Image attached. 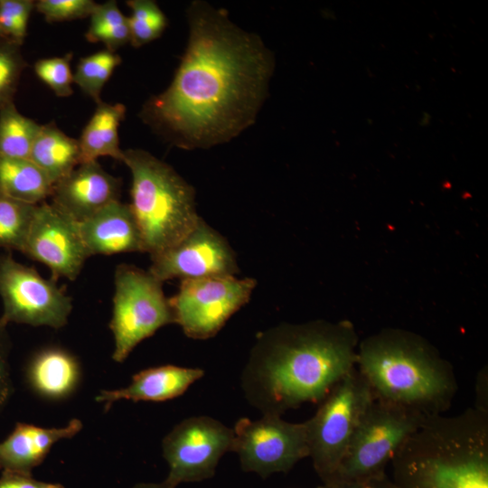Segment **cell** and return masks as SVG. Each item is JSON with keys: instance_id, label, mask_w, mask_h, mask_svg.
<instances>
[{"instance_id": "36", "label": "cell", "mask_w": 488, "mask_h": 488, "mask_svg": "<svg viewBox=\"0 0 488 488\" xmlns=\"http://www.w3.org/2000/svg\"><path fill=\"white\" fill-rule=\"evenodd\" d=\"M42 488H65L63 485L60 483H44V485Z\"/></svg>"}, {"instance_id": "4", "label": "cell", "mask_w": 488, "mask_h": 488, "mask_svg": "<svg viewBox=\"0 0 488 488\" xmlns=\"http://www.w3.org/2000/svg\"><path fill=\"white\" fill-rule=\"evenodd\" d=\"M356 367L374 399L426 418L443 415L458 386L452 365L413 333L388 329L362 341Z\"/></svg>"}, {"instance_id": "1", "label": "cell", "mask_w": 488, "mask_h": 488, "mask_svg": "<svg viewBox=\"0 0 488 488\" xmlns=\"http://www.w3.org/2000/svg\"><path fill=\"white\" fill-rule=\"evenodd\" d=\"M189 37L174 77L149 98L141 120L170 145L208 149L251 127L268 93L272 52L228 12L196 0L186 11Z\"/></svg>"}, {"instance_id": "12", "label": "cell", "mask_w": 488, "mask_h": 488, "mask_svg": "<svg viewBox=\"0 0 488 488\" xmlns=\"http://www.w3.org/2000/svg\"><path fill=\"white\" fill-rule=\"evenodd\" d=\"M234 433L209 416L187 418L164 437L163 456L169 473L164 480L176 488L183 483H196L215 474L221 458L231 452Z\"/></svg>"}, {"instance_id": "6", "label": "cell", "mask_w": 488, "mask_h": 488, "mask_svg": "<svg viewBox=\"0 0 488 488\" xmlns=\"http://www.w3.org/2000/svg\"><path fill=\"white\" fill-rule=\"evenodd\" d=\"M371 389L354 367L339 380L305 421L308 457L322 483L337 472L353 434L373 400Z\"/></svg>"}, {"instance_id": "32", "label": "cell", "mask_w": 488, "mask_h": 488, "mask_svg": "<svg viewBox=\"0 0 488 488\" xmlns=\"http://www.w3.org/2000/svg\"><path fill=\"white\" fill-rule=\"evenodd\" d=\"M35 8L32 0H0V12L11 17L23 33H27L30 15Z\"/></svg>"}, {"instance_id": "2", "label": "cell", "mask_w": 488, "mask_h": 488, "mask_svg": "<svg viewBox=\"0 0 488 488\" xmlns=\"http://www.w3.org/2000/svg\"><path fill=\"white\" fill-rule=\"evenodd\" d=\"M357 341L347 321L280 324L260 333L240 376L245 399L261 415L280 417L319 403L356 367Z\"/></svg>"}, {"instance_id": "21", "label": "cell", "mask_w": 488, "mask_h": 488, "mask_svg": "<svg viewBox=\"0 0 488 488\" xmlns=\"http://www.w3.org/2000/svg\"><path fill=\"white\" fill-rule=\"evenodd\" d=\"M29 159L49 176L54 185L81 163L79 141L67 136L54 123L42 125Z\"/></svg>"}, {"instance_id": "33", "label": "cell", "mask_w": 488, "mask_h": 488, "mask_svg": "<svg viewBox=\"0 0 488 488\" xmlns=\"http://www.w3.org/2000/svg\"><path fill=\"white\" fill-rule=\"evenodd\" d=\"M316 488H394L388 474L362 480L332 479L323 482Z\"/></svg>"}, {"instance_id": "10", "label": "cell", "mask_w": 488, "mask_h": 488, "mask_svg": "<svg viewBox=\"0 0 488 488\" xmlns=\"http://www.w3.org/2000/svg\"><path fill=\"white\" fill-rule=\"evenodd\" d=\"M0 321L33 326L63 327L72 310L71 298L52 279L42 277L33 267L0 254Z\"/></svg>"}, {"instance_id": "23", "label": "cell", "mask_w": 488, "mask_h": 488, "mask_svg": "<svg viewBox=\"0 0 488 488\" xmlns=\"http://www.w3.org/2000/svg\"><path fill=\"white\" fill-rule=\"evenodd\" d=\"M42 125L22 115L14 101L0 107V156L29 159Z\"/></svg>"}, {"instance_id": "29", "label": "cell", "mask_w": 488, "mask_h": 488, "mask_svg": "<svg viewBox=\"0 0 488 488\" xmlns=\"http://www.w3.org/2000/svg\"><path fill=\"white\" fill-rule=\"evenodd\" d=\"M72 53L63 56L38 60L34 72L53 93L60 98L70 97L73 93V74L70 69Z\"/></svg>"}, {"instance_id": "5", "label": "cell", "mask_w": 488, "mask_h": 488, "mask_svg": "<svg viewBox=\"0 0 488 488\" xmlns=\"http://www.w3.org/2000/svg\"><path fill=\"white\" fill-rule=\"evenodd\" d=\"M132 176L130 208L144 250L155 257L180 242L196 226L195 191L172 166L143 149L123 150Z\"/></svg>"}, {"instance_id": "35", "label": "cell", "mask_w": 488, "mask_h": 488, "mask_svg": "<svg viewBox=\"0 0 488 488\" xmlns=\"http://www.w3.org/2000/svg\"><path fill=\"white\" fill-rule=\"evenodd\" d=\"M132 488H174L168 484L165 481L162 483H140L134 485Z\"/></svg>"}, {"instance_id": "30", "label": "cell", "mask_w": 488, "mask_h": 488, "mask_svg": "<svg viewBox=\"0 0 488 488\" xmlns=\"http://www.w3.org/2000/svg\"><path fill=\"white\" fill-rule=\"evenodd\" d=\"M96 5L92 0H40L35 9L48 22H64L89 17Z\"/></svg>"}, {"instance_id": "20", "label": "cell", "mask_w": 488, "mask_h": 488, "mask_svg": "<svg viewBox=\"0 0 488 488\" xmlns=\"http://www.w3.org/2000/svg\"><path fill=\"white\" fill-rule=\"evenodd\" d=\"M85 126L79 141L81 163L109 156L122 161L118 127L125 118L126 107L121 103L100 102ZM80 163V164H81Z\"/></svg>"}, {"instance_id": "15", "label": "cell", "mask_w": 488, "mask_h": 488, "mask_svg": "<svg viewBox=\"0 0 488 488\" xmlns=\"http://www.w3.org/2000/svg\"><path fill=\"white\" fill-rule=\"evenodd\" d=\"M121 181L98 161L80 164L52 189V204L80 223L112 202L118 201Z\"/></svg>"}, {"instance_id": "37", "label": "cell", "mask_w": 488, "mask_h": 488, "mask_svg": "<svg viewBox=\"0 0 488 488\" xmlns=\"http://www.w3.org/2000/svg\"><path fill=\"white\" fill-rule=\"evenodd\" d=\"M4 38H6L4 33H2L1 29H0V40L4 39Z\"/></svg>"}, {"instance_id": "18", "label": "cell", "mask_w": 488, "mask_h": 488, "mask_svg": "<svg viewBox=\"0 0 488 488\" xmlns=\"http://www.w3.org/2000/svg\"><path fill=\"white\" fill-rule=\"evenodd\" d=\"M203 370L175 365L148 368L132 377L128 386L117 389H103L95 398L106 409L120 399L133 401H165L183 395L189 387L202 378Z\"/></svg>"}, {"instance_id": "7", "label": "cell", "mask_w": 488, "mask_h": 488, "mask_svg": "<svg viewBox=\"0 0 488 488\" xmlns=\"http://www.w3.org/2000/svg\"><path fill=\"white\" fill-rule=\"evenodd\" d=\"M162 284L149 270L127 264L117 267L109 323L115 339V361L123 362L139 343L159 328L174 324Z\"/></svg>"}, {"instance_id": "25", "label": "cell", "mask_w": 488, "mask_h": 488, "mask_svg": "<svg viewBox=\"0 0 488 488\" xmlns=\"http://www.w3.org/2000/svg\"><path fill=\"white\" fill-rule=\"evenodd\" d=\"M38 204L10 198L0 192V247L23 252Z\"/></svg>"}, {"instance_id": "11", "label": "cell", "mask_w": 488, "mask_h": 488, "mask_svg": "<svg viewBox=\"0 0 488 488\" xmlns=\"http://www.w3.org/2000/svg\"><path fill=\"white\" fill-rule=\"evenodd\" d=\"M233 429L231 452L238 455L241 469L266 479L289 472L308 457L306 426L280 416L262 415L257 420L239 418Z\"/></svg>"}, {"instance_id": "14", "label": "cell", "mask_w": 488, "mask_h": 488, "mask_svg": "<svg viewBox=\"0 0 488 488\" xmlns=\"http://www.w3.org/2000/svg\"><path fill=\"white\" fill-rule=\"evenodd\" d=\"M23 253L48 267L52 275L75 280L90 257L78 222L52 203L36 207Z\"/></svg>"}, {"instance_id": "24", "label": "cell", "mask_w": 488, "mask_h": 488, "mask_svg": "<svg viewBox=\"0 0 488 488\" xmlns=\"http://www.w3.org/2000/svg\"><path fill=\"white\" fill-rule=\"evenodd\" d=\"M89 18V26L85 34L89 42H102L112 52L129 42L127 19L116 1L97 4Z\"/></svg>"}, {"instance_id": "13", "label": "cell", "mask_w": 488, "mask_h": 488, "mask_svg": "<svg viewBox=\"0 0 488 488\" xmlns=\"http://www.w3.org/2000/svg\"><path fill=\"white\" fill-rule=\"evenodd\" d=\"M151 260L149 272L162 282L239 273L236 256L229 242L202 218L180 242Z\"/></svg>"}, {"instance_id": "17", "label": "cell", "mask_w": 488, "mask_h": 488, "mask_svg": "<svg viewBox=\"0 0 488 488\" xmlns=\"http://www.w3.org/2000/svg\"><path fill=\"white\" fill-rule=\"evenodd\" d=\"M82 426L78 418L71 419L62 427L47 428L17 423L12 433L0 443V470L32 474L55 443L73 437Z\"/></svg>"}, {"instance_id": "8", "label": "cell", "mask_w": 488, "mask_h": 488, "mask_svg": "<svg viewBox=\"0 0 488 488\" xmlns=\"http://www.w3.org/2000/svg\"><path fill=\"white\" fill-rule=\"evenodd\" d=\"M427 418L412 410L373 399L337 472L330 480H362L387 474L386 467L394 454Z\"/></svg>"}, {"instance_id": "9", "label": "cell", "mask_w": 488, "mask_h": 488, "mask_svg": "<svg viewBox=\"0 0 488 488\" xmlns=\"http://www.w3.org/2000/svg\"><path fill=\"white\" fill-rule=\"evenodd\" d=\"M256 285L254 278L235 276L181 280L178 292L168 298L174 324L189 338L210 339L249 302Z\"/></svg>"}, {"instance_id": "19", "label": "cell", "mask_w": 488, "mask_h": 488, "mask_svg": "<svg viewBox=\"0 0 488 488\" xmlns=\"http://www.w3.org/2000/svg\"><path fill=\"white\" fill-rule=\"evenodd\" d=\"M27 378L39 395L61 399L75 390L80 380V367L70 353L59 348H48L33 357Z\"/></svg>"}, {"instance_id": "22", "label": "cell", "mask_w": 488, "mask_h": 488, "mask_svg": "<svg viewBox=\"0 0 488 488\" xmlns=\"http://www.w3.org/2000/svg\"><path fill=\"white\" fill-rule=\"evenodd\" d=\"M53 183L30 159L0 156V192L14 200L39 204L52 193Z\"/></svg>"}, {"instance_id": "3", "label": "cell", "mask_w": 488, "mask_h": 488, "mask_svg": "<svg viewBox=\"0 0 488 488\" xmlns=\"http://www.w3.org/2000/svg\"><path fill=\"white\" fill-rule=\"evenodd\" d=\"M389 463L394 488H488V410L427 418Z\"/></svg>"}, {"instance_id": "28", "label": "cell", "mask_w": 488, "mask_h": 488, "mask_svg": "<svg viewBox=\"0 0 488 488\" xmlns=\"http://www.w3.org/2000/svg\"><path fill=\"white\" fill-rule=\"evenodd\" d=\"M25 66L21 44L8 38L0 40V107L13 101Z\"/></svg>"}, {"instance_id": "34", "label": "cell", "mask_w": 488, "mask_h": 488, "mask_svg": "<svg viewBox=\"0 0 488 488\" xmlns=\"http://www.w3.org/2000/svg\"><path fill=\"white\" fill-rule=\"evenodd\" d=\"M43 482L34 479L32 474L2 471L0 488H42Z\"/></svg>"}, {"instance_id": "26", "label": "cell", "mask_w": 488, "mask_h": 488, "mask_svg": "<svg viewBox=\"0 0 488 488\" xmlns=\"http://www.w3.org/2000/svg\"><path fill=\"white\" fill-rule=\"evenodd\" d=\"M120 63V56L108 49L80 58L73 74V83L99 104L103 87Z\"/></svg>"}, {"instance_id": "16", "label": "cell", "mask_w": 488, "mask_h": 488, "mask_svg": "<svg viewBox=\"0 0 488 488\" xmlns=\"http://www.w3.org/2000/svg\"><path fill=\"white\" fill-rule=\"evenodd\" d=\"M78 225L89 256L145 252L130 205L119 200L110 202Z\"/></svg>"}, {"instance_id": "27", "label": "cell", "mask_w": 488, "mask_h": 488, "mask_svg": "<svg viewBox=\"0 0 488 488\" xmlns=\"http://www.w3.org/2000/svg\"><path fill=\"white\" fill-rule=\"evenodd\" d=\"M131 14L127 17L130 41L134 47H141L161 36L167 20L155 1L129 0Z\"/></svg>"}, {"instance_id": "31", "label": "cell", "mask_w": 488, "mask_h": 488, "mask_svg": "<svg viewBox=\"0 0 488 488\" xmlns=\"http://www.w3.org/2000/svg\"><path fill=\"white\" fill-rule=\"evenodd\" d=\"M10 340L6 325L0 321V412L13 392V383L9 368Z\"/></svg>"}]
</instances>
